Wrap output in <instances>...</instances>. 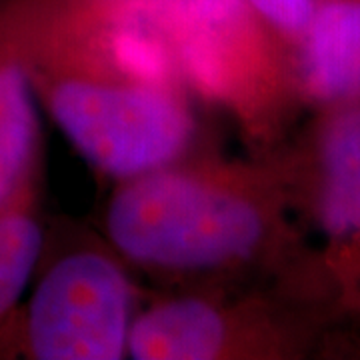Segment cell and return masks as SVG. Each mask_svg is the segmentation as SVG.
Returning a JSON list of instances; mask_svg holds the SVG:
<instances>
[{
    "instance_id": "cell-1",
    "label": "cell",
    "mask_w": 360,
    "mask_h": 360,
    "mask_svg": "<svg viewBox=\"0 0 360 360\" xmlns=\"http://www.w3.org/2000/svg\"><path fill=\"white\" fill-rule=\"evenodd\" d=\"M104 226L132 264L182 276L243 269L269 234L260 200L232 172L172 165L122 180Z\"/></svg>"
},
{
    "instance_id": "cell-2",
    "label": "cell",
    "mask_w": 360,
    "mask_h": 360,
    "mask_svg": "<svg viewBox=\"0 0 360 360\" xmlns=\"http://www.w3.org/2000/svg\"><path fill=\"white\" fill-rule=\"evenodd\" d=\"M20 28L37 96L51 112L66 141L98 172L129 180L168 167L194 136V118L172 84L130 77L108 58L98 39L101 56L84 63L34 46Z\"/></svg>"
},
{
    "instance_id": "cell-3",
    "label": "cell",
    "mask_w": 360,
    "mask_h": 360,
    "mask_svg": "<svg viewBox=\"0 0 360 360\" xmlns=\"http://www.w3.org/2000/svg\"><path fill=\"white\" fill-rule=\"evenodd\" d=\"M132 284L115 258L98 250L60 257L16 310L0 356L25 352L37 360H118L132 324Z\"/></svg>"
},
{
    "instance_id": "cell-4",
    "label": "cell",
    "mask_w": 360,
    "mask_h": 360,
    "mask_svg": "<svg viewBox=\"0 0 360 360\" xmlns=\"http://www.w3.org/2000/svg\"><path fill=\"white\" fill-rule=\"evenodd\" d=\"M39 96L14 0L0 4V212L34 198Z\"/></svg>"
},
{
    "instance_id": "cell-5",
    "label": "cell",
    "mask_w": 360,
    "mask_h": 360,
    "mask_svg": "<svg viewBox=\"0 0 360 360\" xmlns=\"http://www.w3.org/2000/svg\"><path fill=\"white\" fill-rule=\"evenodd\" d=\"M232 312L205 296L156 302L132 319L127 352L136 360H208L232 352Z\"/></svg>"
},
{
    "instance_id": "cell-6",
    "label": "cell",
    "mask_w": 360,
    "mask_h": 360,
    "mask_svg": "<svg viewBox=\"0 0 360 360\" xmlns=\"http://www.w3.org/2000/svg\"><path fill=\"white\" fill-rule=\"evenodd\" d=\"M304 78L324 101L360 94V0L316 6L304 28Z\"/></svg>"
},
{
    "instance_id": "cell-7",
    "label": "cell",
    "mask_w": 360,
    "mask_h": 360,
    "mask_svg": "<svg viewBox=\"0 0 360 360\" xmlns=\"http://www.w3.org/2000/svg\"><path fill=\"white\" fill-rule=\"evenodd\" d=\"M321 217L336 238L360 236V108L336 116L321 146Z\"/></svg>"
},
{
    "instance_id": "cell-8",
    "label": "cell",
    "mask_w": 360,
    "mask_h": 360,
    "mask_svg": "<svg viewBox=\"0 0 360 360\" xmlns=\"http://www.w3.org/2000/svg\"><path fill=\"white\" fill-rule=\"evenodd\" d=\"M34 198L0 212V335L11 324L44 250Z\"/></svg>"
},
{
    "instance_id": "cell-9",
    "label": "cell",
    "mask_w": 360,
    "mask_h": 360,
    "mask_svg": "<svg viewBox=\"0 0 360 360\" xmlns=\"http://www.w3.org/2000/svg\"><path fill=\"white\" fill-rule=\"evenodd\" d=\"M250 13L262 16L281 30L304 32L316 8L314 0H245Z\"/></svg>"
}]
</instances>
